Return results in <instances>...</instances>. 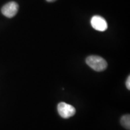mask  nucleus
Returning <instances> with one entry per match:
<instances>
[{"instance_id":"nucleus-6","label":"nucleus","mask_w":130,"mask_h":130,"mask_svg":"<svg viewBox=\"0 0 130 130\" xmlns=\"http://www.w3.org/2000/svg\"><path fill=\"white\" fill-rule=\"evenodd\" d=\"M126 88H127L128 90H130V77L129 76H128V78L126 79Z\"/></svg>"},{"instance_id":"nucleus-7","label":"nucleus","mask_w":130,"mask_h":130,"mask_svg":"<svg viewBox=\"0 0 130 130\" xmlns=\"http://www.w3.org/2000/svg\"><path fill=\"white\" fill-rule=\"evenodd\" d=\"M48 2H54V1H56V0H46Z\"/></svg>"},{"instance_id":"nucleus-4","label":"nucleus","mask_w":130,"mask_h":130,"mask_svg":"<svg viewBox=\"0 0 130 130\" xmlns=\"http://www.w3.org/2000/svg\"><path fill=\"white\" fill-rule=\"evenodd\" d=\"M90 23L92 27L99 31H104L108 28L107 22L105 19L98 15L93 16L91 19Z\"/></svg>"},{"instance_id":"nucleus-5","label":"nucleus","mask_w":130,"mask_h":130,"mask_svg":"<svg viewBox=\"0 0 130 130\" xmlns=\"http://www.w3.org/2000/svg\"><path fill=\"white\" fill-rule=\"evenodd\" d=\"M122 126L129 130L130 129V116L129 115H126L122 117L121 119Z\"/></svg>"},{"instance_id":"nucleus-3","label":"nucleus","mask_w":130,"mask_h":130,"mask_svg":"<svg viewBox=\"0 0 130 130\" xmlns=\"http://www.w3.org/2000/svg\"><path fill=\"white\" fill-rule=\"evenodd\" d=\"M18 4L14 1H11L5 4L1 9V12L6 17L11 18L17 14L18 11Z\"/></svg>"},{"instance_id":"nucleus-2","label":"nucleus","mask_w":130,"mask_h":130,"mask_svg":"<svg viewBox=\"0 0 130 130\" xmlns=\"http://www.w3.org/2000/svg\"><path fill=\"white\" fill-rule=\"evenodd\" d=\"M57 110L60 116L64 119L71 118L76 113V110L74 106L64 102H60L58 104Z\"/></svg>"},{"instance_id":"nucleus-1","label":"nucleus","mask_w":130,"mask_h":130,"mask_svg":"<svg viewBox=\"0 0 130 130\" xmlns=\"http://www.w3.org/2000/svg\"><path fill=\"white\" fill-rule=\"evenodd\" d=\"M87 64L97 72L104 71L107 68V61L103 58L97 56H90L86 58Z\"/></svg>"}]
</instances>
